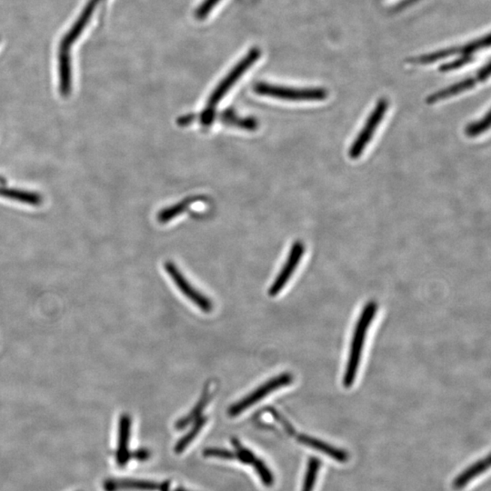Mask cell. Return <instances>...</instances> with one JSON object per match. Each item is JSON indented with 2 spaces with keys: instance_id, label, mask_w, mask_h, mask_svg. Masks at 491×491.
I'll return each mask as SVG.
<instances>
[{
  "instance_id": "cell-19",
  "label": "cell",
  "mask_w": 491,
  "mask_h": 491,
  "mask_svg": "<svg viewBox=\"0 0 491 491\" xmlns=\"http://www.w3.org/2000/svg\"><path fill=\"white\" fill-rule=\"evenodd\" d=\"M198 200V198H188L179 204L174 205L173 207H168V209L161 210V212L159 214L158 218L159 221L161 223H166L173 219L175 217L180 215L189 207L191 206L192 203Z\"/></svg>"
},
{
  "instance_id": "cell-4",
  "label": "cell",
  "mask_w": 491,
  "mask_h": 491,
  "mask_svg": "<svg viewBox=\"0 0 491 491\" xmlns=\"http://www.w3.org/2000/svg\"><path fill=\"white\" fill-rule=\"evenodd\" d=\"M260 57L261 51L258 50V48H253V50L249 51L245 58L241 59L240 61L237 63V65L235 66L233 69L228 73V76L217 87L215 91L210 96L206 110L215 111L214 108L219 104V102L221 101L223 96L226 95V93H227L228 90L231 89V87L243 76V74L257 61Z\"/></svg>"
},
{
  "instance_id": "cell-22",
  "label": "cell",
  "mask_w": 491,
  "mask_h": 491,
  "mask_svg": "<svg viewBox=\"0 0 491 491\" xmlns=\"http://www.w3.org/2000/svg\"><path fill=\"white\" fill-rule=\"evenodd\" d=\"M252 464L255 471H257L258 475L260 476L262 483L267 487L272 486L274 484V476L272 472L270 471V469L268 468L266 464L262 462L261 460L258 459V457Z\"/></svg>"
},
{
  "instance_id": "cell-17",
  "label": "cell",
  "mask_w": 491,
  "mask_h": 491,
  "mask_svg": "<svg viewBox=\"0 0 491 491\" xmlns=\"http://www.w3.org/2000/svg\"><path fill=\"white\" fill-rule=\"evenodd\" d=\"M207 423V418L203 417L198 418L197 420L195 421L194 425H193L192 429L189 430L185 436H183L179 441L177 442L176 446H175V453L182 454L186 448L189 447V444H191L193 441L196 439V437L198 435V433L201 432L205 424Z\"/></svg>"
},
{
  "instance_id": "cell-28",
  "label": "cell",
  "mask_w": 491,
  "mask_h": 491,
  "mask_svg": "<svg viewBox=\"0 0 491 491\" xmlns=\"http://www.w3.org/2000/svg\"><path fill=\"white\" fill-rule=\"evenodd\" d=\"M194 119H195V117L192 116V115L182 117H180V119L179 120H177V123H179V124L180 126H186V125L191 124V123Z\"/></svg>"
},
{
  "instance_id": "cell-31",
  "label": "cell",
  "mask_w": 491,
  "mask_h": 491,
  "mask_svg": "<svg viewBox=\"0 0 491 491\" xmlns=\"http://www.w3.org/2000/svg\"><path fill=\"white\" fill-rule=\"evenodd\" d=\"M0 180H2V179H0Z\"/></svg>"
},
{
  "instance_id": "cell-12",
  "label": "cell",
  "mask_w": 491,
  "mask_h": 491,
  "mask_svg": "<svg viewBox=\"0 0 491 491\" xmlns=\"http://www.w3.org/2000/svg\"><path fill=\"white\" fill-rule=\"evenodd\" d=\"M297 439L301 444L321 451V453L328 455V457H332L337 462L345 463L349 459V455L347 451L340 450V448L328 444L326 442L319 441V439L313 438V437L300 434V435H298Z\"/></svg>"
},
{
  "instance_id": "cell-11",
  "label": "cell",
  "mask_w": 491,
  "mask_h": 491,
  "mask_svg": "<svg viewBox=\"0 0 491 491\" xmlns=\"http://www.w3.org/2000/svg\"><path fill=\"white\" fill-rule=\"evenodd\" d=\"M131 418L129 415L123 414L119 418V439L116 459L117 465L125 467L131 460L129 453V441H131Z\"/></svg>"
},
{
  "instance_id": "cell-3",
  "label": "cell",
  "mask_w": 491,
  "mask_h": 491,
  "mask_svg": "<svg viewBox=\"0 0 491 491\" xmlns=\"http://www.w3.org/2000/svg\"><path fill=\"white\" fill-rule=\"evenodd\" d=\"M256 93L285 101H324L328 98V91L323 89H292V87L258 83L255 86Z\"/></svg>"
},
{
  "instance_id": "cell-24",
  "label": "cell",
  "mask_w": 491,
  "mask_h": 491,
  "mask_svg": "<svg viewBox=\"0 0 491 491\" xmlns=\"http://www.w3.org/2000/svg\"><path fill=\"white\" fill-rule=\"evenodd\" d=\"M203 455L205 457H219V459L222 460H237V455L233 453V451L225 450V448H205Z\"/></svg>"
},
{
  "instance_id": "cell-1",
  "label": "cell",
  "mask_w": 491,
  "mask_h": 491,
  "mask_svg": "<svg viewBox=\"0 0 491 491\" xmlns=\"http://www.w3.org/2000/svg\"><path fill=\"white\" fill-rule=\"evenodd\" d=\"M490 37L488 34L482 36L480 38H476L465 45L445 48V50H438L436 52L417 57V58L412 59L411 63L414 65L427 66L434 64L441 60L451 59L450 61L444 63L439 68V71L442 73H447V72L457 71V69L465 67L466 65L471 63L478 53L490 47Z\"/></svg>"
},
{
  "instance_id": "cell-5",
  "label": "cell",
  "mask_w": 491,
  "mask_h": 491,
  "mask_svg": "<svg viewBox=\"0 0 491 491\" xmlns=\"http://www.w3.org/2000/svg\"><path fill=\"white\" fill-rule=\"evenodd\" d=\"M293 381V376L291 373H283L275 378L270 379L266 383L262 384L260 388L255 390L249 394V395L240 400L239 402L235 403L228 409V414L230 417H237L243 411H247L256 403L260 402L263 397L269 395L272 391L278 390V388L285 387Z\"/></svg>"
},
{
  "instance_id": "cell-25",
  "label": "cell",
  "mask_w": 491,
  "mask_h": 491,
  "mask_svg": "<svg viewBox=\"0 0 491 491\" xmlns=\"http://www.w3.org/2000/svg\"><path fill=\"white\" fill-rule=\"evenodd\" d=\"M221 0H204L203 4L198 8L196 12V16L198 20H203L212 12L214 8L219 4Z\"/></svg>"
},
{
  "instance_id": "cell-26",
  "label": "cell",
  "mask_w": 491,
  "mask_h": 491,
  "mask_svg": "<svg viewBox=\"0 0 491 491\" xmlns=\"http://www.w3.org/2000/svg\"><path fill=\"white\" fill-rule=\"evenodd\" d=\"M267 411L270 412L272 417L275 418L279 423L281 424L283 427H284L286 432H287L289 435L295 436L296 435V430L292 427V425L288 423L287 420L281 414L279 413L277 409L274 408H268Z\"/></svg>"
},
{
  "instance_id": "cell-20",
  "label": "cell",
  "mask_w": 491,
  "mask_h": 491,
  "mask_svg": "<svg viewBox=\"0 0 491 491\" xmlns=\"http://www.w3.org/2000/svg\"><path fill=\"white\" fill-rule=\"evenodd\" d=\"M321 460L317 459V457H310L308 467H307L305 481H304L302 491H313L316 480H317L319 469H321Z\"/></svg>"
},
{
  "instance_id": "cell-9",
  "label": "cell",
  "mask_w": 491,
  "mask_h": 491,
  "mask_svg": "<svg viewBox=\"0 0 491 491\" xmlns=\"http://www.w3.org/2000/svg\"><path fill=\"white\" fill-rule=\"evenodd\" d=\"M165 269L170 278L173 279L175 284L180 289L184 295L200 309L205 312H212L213 305L209 298L204 296L203 293L198 292L197 289L192 287L191 283L186 280L173 262L168 261L165 264Z\"/></svg>"
},
{
  "instance_id": "cell-23",
  "label": "cell",
  "mask_w": 491,
  "mask_h": 491,
  "mask_svg": "<svg viewBox=\"0 0 491 491\" xmlns=\"http://www.w3.org/2000/svg\"><path fill=\"white\" fill-rule=\"evenodd\" d=\"M232 444H233L235 450H236L237 460H240V462L245 464H252L255 462L256 457L254 453L251 450H248V448L243 447L242 444H240L239 439H232Z\"/></svg>"
},
{
  "instance_id": "cell-30",
  "label": "cell",
  "mask_w": 491,
  "mask_h": 491,
  "mask_svg": "<svg viewBox=\"0 0 491 491\" xmlns=\"http://www.w3.org/2000/svg\"><path fill=\"white\" fill-rule=\"evenodd\" d=\"M174 491H189V490H184V489H182V488H177V489L175 490Z\"/></svg>"
},
{
  "instance_id": "cell-2",
  "label": "cell",
  "mask_w": 491,
  "mask_h": 491,
  "mask_svg": "<svg viewBox=\"0 0 491 491\" xmlns=\"http://www.w3.org/2000/svg\"><path fill=\"white\" fill-rule=\"evenodd\" d=\"M378 310V305L374 301L367 303L361 312L355 328L352 337L351 351H349L348 365L343 376V386L346 388H351L356 379L358 366L361 360L364 344H365L366 334L372 323Z\"/></svg>"
},
{
  "instance_id": "cell-8",
  "label": "cell",
  "mask_w": 491,
  "mask_h": 491,
  "mask_svg": "<svg viewBox=\"0 0 491 491\" xmlns=\"http://www.w3.org/2000/svg\"><path fill=\"white\" fill-rule=\"evenodd\" d=\"M490 76V65L488 63L482 67L475 76L467 78L465 80L454 84V85L447 87V89L439 90L438 92L427 96V104H435L437 102L444 101V99L453 98L454 96L465 92L467 90L473 89L478 84L484 82Z\"/></svg>"
},
{
  "instance_id": "cell-14",
  "label": "cell",
  "mask_w": 491,
  "mask_h": 491,
  "mask_svg": "<svg viewBox=\"0 0 491 491\" xmlns=\"http://www.w3.org/2000/svg\"><path fill=\"white\" fill-rule=\"evenodd\" d=\"M490 456L484 457L478 462H475L464 471L462 474L457 476L453 481V488L456 490L463 489L469 482H471L473 478L480 476L481 473L486 471L490 468Z\"/></svg>"
},
{
  "instance_id": "cell-6",
  "label": "cell",
  "mask_w": 491,
  "mask_h": 491,
  "mask_svg": "<svg viewBox=\"0 0 491 491\" xmlns=\"http://www.w3.org/2000/svg\"><path fill=\"white\" fill-rule=\"evenodd\" d=\"M388 108V102L386 98H381L376 103L374 110L367 119L365 126L361 129L356 140L352 143L349 149V156L352 159L360 158L366 149L367 144L372 140L376 129H378L379 123L383 119Z\"/></svg>"
},
{
  "instance_id": "cell-13",
  "label": "cell",
  "mask_w": 491,
  "mask_h": 491,
  "mask_svg": "<svg viewBox=\"0 0 491 491\" xmlns=\"http://www.w3.org/2000/svg\"><path fill=\"white\" fill-rule=\"evenodd\" d=\"M106 491L140 490L156 491L161 489V484L156 482L138 480H110L104 483Z\"/></svg>"
},
{
  "instance_id": "cell-18",
  "label": "cell",
  "mask_w": 491,
  "mask_h": 491,
  "mask_svg": "<svg viewBox=\"0 0 491 491\" xmlns=\"http://www.w3.org/2000/svg\"><path fill=\"white\" fill-rule=\"evenodd\" d=\"M221 120L226 124L237 126L241 129H249V131H253V129H257L258 126L257 122L252 117L242 119V117L236 116V114L232 110L225 111L221 116Z\"/></svg>"
},
{
  "instance_id": "cell-7",
  "label": "cell",
  "mask_w": 491,
  "mask_h": 491,
  "mask_svg": "<svg viewBox=\"0 0 491 491\" xmlns=\"http://www.w3.org/2000/svg\"><path fill=\"white\" fill-rule=\"evenodd\" d=\"M101 1V0H89L85 10L81 13L76 23L72 27L71 31L63 38L59 48V67H71V48L73 46L75 41L80 38L83 29H85L87 24L89 23L90 17H92V14L94 13L96 6Z\"/></svg>"
},
{
  "instance_id": "cell-16",
  "label": "cell",
  "mask_w": 491,
  "mask_h": 491,
  "mask_svg": "<svg viewBox=\"0 0 491 491\" xmlns=\"http://www.w3.org/2000/svg\"><path fill=\"white\" fill-rule=\"evenodd\" d=\"M0 197L32 205V206H38L42 203V198L36 193L17 191L14 189L0 188Z\"/></svg>"
},
{
  "instance_id": "cell-15",
  "label": "cell",
  "mask_w": 491,
  "mask_h": 491,
  "mask_svg": "<svg viewBox=\"0 0 491 491\" xmlns=\"http://www.w3.org/2000/svg\"><path fill=\"white\" fill-rule=\"evenodd\" d=\"M209 390V387L206 386L204 388L203 396H201L200 400H198V402L197 403V405L194 406V409H193L188 415L180 418V420H177L176 424H175V427H176V430H182L186 429L189 425L195 423L198 418L201 417L205 406H206L207 403L210 402V394Z\"/></svg>"
},
{
  "instance_id": "cell-27",
  "label": "cell",
  "mask_w": 491,
  "mask_h": 491,
  "mask_svg": "<svg viewBox=\"0 0 491 491\" xmlns=\"http://www.w3.org/2000/svg\"><path fill=\"white\" fill-rule=\"evenodd\" d=\"M150 453L146 448H138V450L131 453V459L137 460L138 462H146L150 457Z\"/></svg>"
},
{
  "instance_id": "cell-29",
  "label": "cell",
  "mask_w": 491,
  "mask_h": 491,
  "mask_svg": "<svg viewBox=\"0 0 491 491\" xmlns=\"http://www.w3.org/2000/svg\"><path fill=\"white\" fill-rule=\"evenodd\" d=\"M159 491H170V482L165 481L163 483H161Z\"/></svg>"
},
{
  "instance_id": "cell-21",
  "label": "cell",
  "mask_w": 491,
  "mask_h": 491,
  "mask_svg": "<svg viewBox=\"0 0 491 491\" xmlns=\"http://www.w3.org/2000/svg\"><path fill=\"white\" fill-rule=\"evenodd\" d=\"M490 126V113L482 117L478 122H472L466 126L465 133L469 138H475L489 131Z\"/></svg>"
},
{
  "instance_id": "cell-10",
  "label": "cell",
  "mask_w": 491,
  "mask_h": 491,
  "mask_svg": "<svg viewBox=\"0 0 491 491\" xmlns=\"http://www.w3.org/2000/svg\"><path fill=\"white\" fill-rule=\"evenodd\" d=\"M305 252V246L301 241H297L292 245L291 251L289 252L288 258L282 270L280 271L278 277L271 286L269 294L271 297L276 296L283 288L287 284L289 279L291 278L292 274L296 270L298 265H299L301 258L303 257Z\"/></svg>"
}]
</instances>
